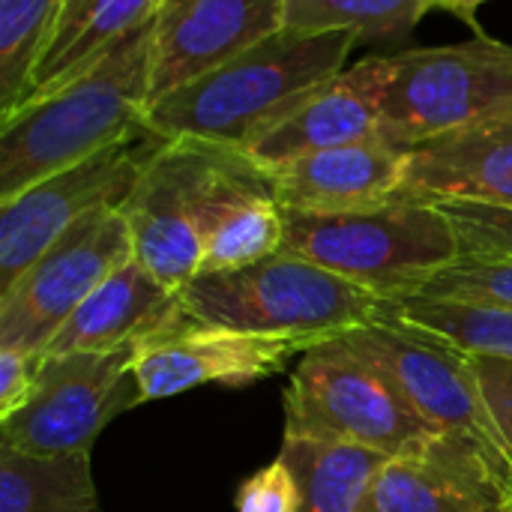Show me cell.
<instances>
[{
    "instance_id": "7",
    "label": "cell",
    "mask_w": 512,
    "mask_h": 512,
    "mask_svg": "<svg viewBox=\"0 0 512 512\" xmlns=\"http://www.w3.org/2000/svg\"><path fill=\"white\" fill-rule=\"evenodd\" d=\"M135 348L45 354L27 405L0 423V447L27 456L93 453L102 429L144 405Z\"/></svg>"
},
{
    "instance_id": "18",
    "label": "cell",
    "mask_w": 512,
    "mask_h": 512,
    "mask_svg": "<svg viewBox=\"0 0 512 512\" xmlns=\"http://www.w3.org/2000/svg\"><path fill=\"white\" fill-rule=\"evenodd\" d=\"M402 195L512 207V117L447 132L408 150Z\"/></svg>"
},
{
    "instance_id": "9",
    "label": "cell",
    "mask_w": 512,
    "mask_h": 512,
    "mask_svg": "<svg viewBox=\"0 0 512 512\" xmlns=\"http://www.w3.org/2000/svg\"><path fill=\"white\" fill-rule=\"evenodd\" d=\"M132 258L120 207L78 219L0 294V348L45 351L66 318Z\"/></svg>"
},
{
    "instance_id": "13",
    "label": "cell",
    "mask_w": 512,
    "mask_h": 512,
    "mask_svg": "<svg viewBox=\"0 0 512 512\" xmlns=\"http://www.w3.org/2000/svg\"><path fill=\"white\" fill-rule=\"evenodd\" d=\"M512 468L462 435H435L420 450L387 459L360 512H507Z\"/></svg>"
},
{
    "instance_id": "11",
    "label": "cell",
    "mask_w": 512,
    "mask_h": 512,
    "mask_svg": "<svg viewBox=\"0 0 512 512\" xmlns=\"http://www.w3.org/2000/svg\"><path fill=\"white\" fill-rule=\"evenodd\" d=\"M159 141L144 132L0 201V294L78 219L123 207Z\"/></svg>"
},
{
    "instance_id": "32",
    "label": "cell",
    "mask_w": 512,
    "mask_h": 512,
    "mask_svg": "<svg viewBox=\"0 0 512 512\" xmlns=\"http://www.w3.org/2000/svg\"><path fill=\"white\" fill-rule=\"evenodd\" d=\"M507 512H512V507H510V510H507Z\"/></svg>"
},
{
    "instance_id": "15",
    "label": "cell",
    "mask_w": 512,
    "mask_h": 512,
    "mask_svg": "<svg viewBox=\"0 0 512 512\" xmlns=\"http://www.w3.org/2000/svg\"><path fill=\"white\" fill-rule=\"evenodd\" d=\"M390 75V54H372L351 69L345 66L297 102L273 129H267L246 150V156L261 171H270L315 150L378 138Z\"/></svg>"
},
{
    "instance_id": "23",
    "label": "cell",
    "mask_w": 512,
    "mask_h": 512,
    "mask_svg": "<svg viewBox=\"0 0 512 512\" xmlns=\"http://www.w3.org/2000/svg\"><path fill=\"white\" fill-rule=\"evenodd\" d=\"M384 315L438 336L465 354H486L512 360V309L465 303V300H435V297H405L387 300Z\"/></svg>"
},
{
    "instance_id": "1",
    "label": "cell",
    "mask_w": 512,
    "mask_h": 512,
    "mask_svg": "<svg viewBox=\"0 0 512 512\" xmlns=\"http://www.w3.org/2000/svg\"><path fill=\"white\" fill-rule=\"evenodd\" d=\"M360 42L351 30L282 27L207 75L150 102L144 132L249 150L315 87L339 75Z\"/></svg>"
},
{
    "instance_id": "25",
    "label": "cell",
    "mask_w": 512,
    "mask_h": 512,
    "mask_svg": "<svg viewBox=\"0 0 512 512\" xmlns=\"http://www.w3.org/2000/svg\"><path fill=\"white\" fill-rule=\"evenodd\" d=\"M57 9L60 0H0V120L21 105Z\"/></svg>"
},
{
    "instance_id": "3",
    "label": "cell",
    "mask_w": 512,
    "mask_h": 512,
    "mask_svg": "<svg viewBox=\"0 0 512 512\" xmlns=\"http://www.w3.org/2000/svg\"><path fill=\"white\" fill-rule=\"evenodd\" d=\"M282 249L339 273L381 300L420 294L462 258L450 216L435 201L408 195L351 213L285 210Z\"/></svg>"
},
{
    "instance_id": "29",
    "label": "cell",
    "mask_w": 512,
    "mask_h": 512,
    "mask_svg": "<svg viewBox=\"0 0 512 512\" xmlns=\"http://www.w3.org/2000/svg\"><path fill=\"white\" fill-rule=\"evenodd\" d=\"M468 357H471V369L480 384L486 411L512 453V360L486 357V354H468Z\"/></svg>"
},
{
    "instance_id": "31",
    "label": "cell",
    "mask_w": 512,
    "mask_h": 512,
    "mask_svg": "<svg viewBox=\"0 0 512 512\" xmlns=\"http://www.w3.org/2000/svg\"><path fill=\"white\" fill-rule=\"evenodd\" d=\"M489 0H438V9H444V12H450V15H459L477 36H483V27H480V21H477V12H480V6H486Z\"/></svg>"
},
{
    "instance_id": "21",
    "label": "cell",
    "mask_w": 512,
    "mask_h": 512,
    "mask_svg": "<svg viewBox=\"0 0 512 512\" xmlns=\"http://www.w3.org/2000/svg\"><path fill=\"white\" fill-rule=\"evenodd\" d=\"M0 512H102L90 453L27 456L0 447Z\"/></svg>"
},
{
    "instance_id": "10",
    "label": "cell",
    "mask_w": 512,
    "mask_h": 512,
    "mask_svg": "<svg viewBox=\"0 0 512 512\" xmlns=\"http://www.w3.org/2000/svg\"><path fill=\"white\" fill-rule=\"evenodd\" d=\"M342 339L399 387L405 402L432 432L471 438L512 468V453L486 411L465 351L390 315L348 330Z\"/></svg>"
},
{
    "instance_id": "26",
    "label": "cell",
    "mask_w": 512,
    "mask_h": 512,
    "mask_svg": "<svg viewBox=\"0 0 512 512\" xmlns=\"http://www.w3.org/2000/svg\"><path fill=\"white\" fill-rule=\"evenodd\" d=\"M435 300H465L486 306L512 309V261L510 258H459L453 267L441 270L420 294Z\"/></svg>"
},
{
    "instance_id": "30",
    "label": "cell",
    "mask_w": 512,
    "mask_h": 512,
    "mask_svg": "<svg viewBox=\"0 0 512 512\" xmlns=\"http://www.w3.org/2000/svg\"><path fill=\"white\" fill-rule=\"evenodd\" d=\"M45 351L0 348V423L18 414L39 378Z\"/></svg>"
},
{
    "instance_id": "16",
    "label": "cell",
    "mask_w": 512,
    "mask_h": 512,
    "mask_svg": "<svg viewBox=\"0 0 512 512\" xmlns=\"http://www.w3.org/2000/svg\"><path fill=\"white\" fill-rule=\"evenodd\" d=\"M408 150L378 138L315 150L267 171L273 198L297 213H351L402 195Z\"/></svg>"
},
{
    "instance_id": "27",
    "label": "cell",
    "mask_w": 512,
    "mask_h": 512,
    "mask_svg": "<svg viewBox=\"0 0 512 512\" xmlns=\"http://www.w3.org/2000/svg\"><path fill=\"white\" fill-rule=\"evenodd\" d=\"M453 222L462 258H510L512 261V207H492L477 201H435Z\"/></svg>"
},
{
    "instance_id": "2",
    "label": "cell",
    "mask_w": 512,
    "mask_h": 512,
    "mask_svg": "<svg viewBox=\"0 0 512 512\" xmlns=\"http://www.w3.org/2000/svg\"><path fill=\"white\" fill-rule=\"evenodd\" d=\"M153 102V24L99 63L21 105L0 126V201L114 144L144 135Z\"/></svg>"
},
{
    "instance_id": "20",
    "label": "cell",
    "mask_w": 512,
    "mask_h": 512,
    "mask_svg": "<svg viewBox=\"0 0 512 512\" xmlns=\"http://www.w3.org/2000/svg\"><path fill=\"white\" fill-rule=\"evenodd\" d=\"M159 6L162 0H60L48 45L21 96V105L54 93L99 63L123 39L153 24Z\"/></svg>"
},
{
    "instance_id": "4",
    "label": "cell",
    "mask_w": 512,
    "mask_h": 512,
    "mask_svg": "<svg viewBox=\"0 0 512 512\" xmlns=\"http://www.w3.org/2000/svg\"><path fill=\"white\" fill-rule=\"evenodd\" d=\"M183 312L210 327L261 336L333 339L384 315L378 294L288 249L225 273H201L180 291Z\"/></svg>"
},
{
    "instance_id": "28",
    "label": "cell",
    "mask_w": 512,
    "mask_h": 512,
    "mask_svg": "<svg viewBox=\"0 0 512 512\" xmlns=\"http://www.w3.org/2000/svg\"><path fill=\"white\" fill-rule=\"evenodd\" d=\"M234 507L237 512H300V483L282 453L237 486Z\"/></svg>"
},
{
    "instance_id": "22",
    "label": "cell",
    "mask_w": 512,
    "mask_h": 512,
    "mask_svg": "<svg viewBox=\"0 0 512 512\" xmlns=\"http://www.w3.org/2000/svg\"><path fill=\"white\" fill-rule=\"evenodd\" d=\"M285 462L300 483V512H360L369 483L387 456L309 438L282 435Z\"/></svg>"
},
{
    "instance_id": "5",
    "label": "cell",
    "mask_w": 512,
    "mask_h": 512,
    "mask_svg": "<svg viewBox=\"0 0 512 512\" xmlns=\"http://www.w3.org/2000/svg\"><path fill=\"white\" fill-rule=\"evenodd\" d=\"M285 435L363 447L387 459L420 450L432 432L399 387L342 336L309 348L285 390Z\"/></svg>"
},
{
    "instance_id": "8",
    "label": "cell",
    "mask_w": 512,
    "mask_h": 512,
    "mask_svg": "<svg viewBox=\"0 0 512 512\" xmlns=\"http://www.w3.org/2000/svg\"><path fill=\"white\" fill-rule=\"evenodd\" d=\"M231 153L234 147L195 138L159 141L120 207L135 261L171 291H183L201 273V210L210 183Z\"/></svg>"
},
{
    "instance_id": "12",
    "label": "cell",
    "mask_w": 512,
    "mask_h": 512,
    "mask_svg": "<svg viewBox=\"0 0 512 512\" xmlns=\"http://www.w3.org/2000/svg\"><path fill=\"white\" fill-rule=\"evenodd\" d=\"M327 339L261 336L228 327L198 324L183 315L174 327L144 339L135 348V378L144 402L171 399L207 384L249 387L288 369L294 357Z\"/></svg>"
},
{
    "instance_id": "24",
    "label": "cell",
    "mask_w": 512,
    "mask_h": 512,
    "mask_svg": "<svg viewBox=\"0 0 512 512\" xmlns=\"http://www.w3.org/2000/svg\"><path fill=\"white\" fill-rule=\"evenodd\" d=\"M438 0H285V24L351 30L360 42H405Z\"/></svg>"
},
{
    "instance_id": "17",
    "label": "cell",
    "mask_w": 512,
    "mask_h": 512,
    "mask_svg": "<svg viewBox=\"0 0 512 512\" xmlns=\"http://www.w3.org/2000/svg\"><path fill=\"white\" fill-rule=\"evenodd\" d=\"M201 273L258 264L285 246V210L273 198L267 171L234 150L207 189L201 210ZM198 273V276H201Z\"/></svg>"
},
{
    "instance_id": "6",
    "label": "cell",
    "mask_w": 512,
    "mask_h": 512,
    "mask_svg": "<svg viewBox=\"0 0 512 512\" xmlns=\"http://www.w3.org/2000/svg\"><path fill=\"white\" fill-rule=\"evenodd\" d=\"M393 75L378 141L414 150L438 135L512 117V45L474 36L459 45L390 54Z\"/></svg>"
},
{
    "instance_id": "19",
    "label": "cell",
    "mask_w": 512,
    "mask_h": 512,
    "mask_svg": "<svg viewBox=\"0 0 512 512\" xmlns=\"http://www.w3.org/2000/svg\"><path fill=\"white\" fill-rule=\"evenodd\" d=\"M180 291L165 288L135 258L114 270L54 333L45 354L123 351L183 318Z\"/></svg>"
},
{
    "instance_id": "14",
    "label": "cell",
    "mask_w": 512,
    "mask_h": 512,
    "mask_svg": "<svg viewBox=\"0 0 512 512\" xmlns=\"http://www.w3.org/2000/svg\"><path fill=\"white\" fill-rule=\"evenodd\" d=\"M285 27V0H162L153 18V99Z\"/></svg>"
}]
</instances>
